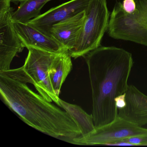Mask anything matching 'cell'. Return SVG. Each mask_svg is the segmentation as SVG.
Here are the masks:
<instances>
[{"instance_id":"obj_12","label":"cell","mask_w":147,"mask_h":147,"mask_svg":"<svg viewBox=\"0 0 147 147\" xmlns=\"http://www.w3.org/2000/svg\"><path fill=\"white\" fill-rule=\"evenodd\" d=\"M71 57L68 50L59 53L50 67L51 83L55 94L59 98L62 86L72 69Z\"/></svg>"},{"instance_id":"obj_17","label":"cell","mask_w":147,"mask_h":147,"mask_svg":"<svg viewBox=\"0 0 147 147\" xmlns=\"http://www.w3.org/2000/svg\"><path fill=\"white\" fill-rule=\"evenodd\" d=\"M122 4L123 9L127 13H133L136 9L135 0H123Z\"/></svg>"},{"instance_id":"obj_11","label":"cell","mask_w":147,"mask_h":147,"mask_svg":"<svg viewBox=\"0 0 147 147\" xmlns=\"http://www.w3.org/2000/svg\"><path fill=\"white\" fill-rule=\"evenodd\" d=\"M86 10L76 13L51 26L49 35L63 45L68 51L75 46L81 32Z\"/></svg>"},{"instance_id":"obj_15","label":"cell","mask_w":147,"mask_h":147,"mask_svg":"<svg viewBox=\"0 0 147 147\" xmlns=\"http://www.w3.org/2000/svg\"><path fill=\"white\" fill-rule=\"evenodd\" d=\"M122 141L129 143L133 146H147V136L132 137L124 139Z\"/></svg>"},{"instance_id":"obj_6","label":"cell","mask_w":147,"mask_h":147,"mask_svg":"<svg viewBox=\"0 0 147 147\" xmlns=\"http://www.w3.org/2000/svg\"><path fill=\"white\" fill-rule=\"evenodd\" d=\"M142 136H147V129L118 116L110 123L95 127V129L89 134L74 138L73 144L82 145H110L129 138Z\"/></svg>"},{"instance_id":"obj_13","label":"cell","mask_w":147,"mask_h":147,"mask_svg":"<svg viewBox=\"0 0 147 147\" xmlns=\"http://www.w3.org/2000/svg\"><path fill=\"white\" fill-rule=\"evenodd\" d=\"M58 105L63 108L74 119L81 131V136L88 135L95 129L92 116L88 114L80 107L69 104L60 98Z\"/></svg>"},{"instance_id":"obj_20","label":"cell","mask_w":147,"mask_h":147,"mask_svg":"<svg viewBox=\"0 0 147 147\" xmlns=\"http://www.w3.org/2000/svg\"><path fill=\"white\" fill-rule=\"evenodd\" d=\"M11 2L17 4V3H19V2L20 3L21 1H24V0H11Z\"/></svg>"},{"instance_id":"obj_16","label":"cell","mask_w":147,"mask_h":147,"mask_svg":"<svg viewBox=\"0 0 147 147\" xmlns=\"http://www.w3.org/2000/svg\"><path fill=\"white\" fill-rule=\"evenodd\" d=\"M11 0H0V18L5 16L12 10L11 7Z\"/></svg>"},{"instance_id":"obj_18","label":"cell","mask_w":147,"mask_h":147,"mask_svg":"<svg viewBox=\"0 0 147 147\" xmlns=\"http://www.w3.org/2000/svg\"><path fill=\"white\" fill-rule=\"evenodd\" d=\"M136 9L147 19V0H135Z\"/></svg>"},{"instance_id":"obj_3","label":"cell","mask_w":147,"mask_h":147,"mask_svg":"<svg viewBox=\"0 0 147 147\" xmlns=\"http://www.w3.org/2000/svg\"><path fill=\"white\" fill-rule=\"evenodd\" d=\"M109 20L106 0H90L86 9L85 20L78 41L74 49L68 51L71 57H84L100 47L108 29Z\"/></svg>"},{"instance_id":"obj_1","label":"cell","mask_w":147,"mask_h":147,"mask_svg":"<svg viewBox=\"0 0 147 147\" xmlns=\"http://www.w3.org/2000/svg\"><path fill=\"white\" fill-rule=\"evenodd\" d=\"M84 57L92 89V115L98 128L110 123L117 117L114 99L127 90L133 58L123 49L100 46Z\"/></svg>"},{"instance_id":"obj_5","label":"cell","mask_w":147,"mask_h":147,"mask_svg":"<svg viewBox=\"0 0 147 147\" xmlns=\"http://www.w3.org/2000/svg\"><path fill=\"white\" fill-rule=\"evenodd\" d=\"M27 49L29 50L28 56L21 68L27 76L29 83L33 84L40 95L47 101H54L58 105L60 98L57 96L53 90L49 71L52 62L59 53L34 48Z\"/></svg>"},{"instance_id":"obj_8","label":"cell","mask_w":147,"mask_h":147,"mask_svg":"<svg viewBox=\"0 0 147 147\" xmlns=\"http://www.w3.org/2000/svg\"><path fill=\"white\" fill-rule=\"evenodd\" d=\"M90 1V0H70L51 8L27 23L49 35L48 33L51 26L85 11Z\"/></svg>"},{"instance_id":"obj_2","label":"cell","mask_w":147,"mask_h":147,"mask_svg":"<svg viewBox=\"0 0 147 147\" xmlns=\"http://www.w3.org/2000/svg\"><path fill=\"white\" fill-rule=\"evenodd\" d=\"M27 83L9 70L0 71V93L5 104L30 126L51 136L73 144L81 136L74 119L33 92Z\"/></svg>"},{"instance_id":"obj_4","label":"cell","mask_w":147,"mask_h":147,"mask_svg":"<svg viewBox=\"0 0 147 147\" xmlns=\"http://www.w3.org/2000/svg\"><path fill=\"white\" fill-rule=\"evenodd\" d=\"M108 33L116 39L134 42L147 46V19L136 9L132 13L123 10L117 2L109 20Z\"/></svg>"},{"instance_id":"obj_10","label":"cell","mask_w":147,"mask_h":147,"mask_svg":"<svg viewBox=\"0 0 147 147\" xmlns=\"http://www.w3.org/2000/svg\"><path fill=\"white\" fill-rule=\"evenodd\" d=\"M125 94L126 105L119 109L118 116L140 127L147 125V95L132 85Z\"/></svg>"},{"instance_id":"obj_19","label":"cell","mask_w":147,"mask_h":147,"mask_svg":"<svg viewBox=\"0 0 147 147\" xmlns=\"http://www.w3.org/2000/svg\"><path fill=\"white\" fill-rule=\"evenodd\" d=\"M114 101H115V105L118 109L123 108L126 105L125 93L123 94L119 95L116 97L114 99Z\"/></svg>"},{"instance_id":"obj_14","label":"cell","mask_w":147,"mask_h":147,"mask_svg":"<svg viewBox=\"0 0 147 147\" xmlns=\"http://www.w3.org/2000/svg\"><path fill=\"white\" fill-rule=\"evenodd\" d=\"M52 0H24L11 17L12 22L27 23L41 15V11L46 3Z\"/></svg>"},{"instance_id":"obj_9","label":"cell","mask_w":147,"mask_h":147,"mask_svg":"<svg viewBox=\"0 0 147 147\" xmlns=\"http://www.w3.org/2000/svg\"><path fill=\"white\" fill-rule=\"evenodd\" d=\"M14 30L25 48H34L55 53L67 50L51 36L27 23L12 22Z\"/></svg>"},{"instance_id":"obj_7","label":"cell","mask_w":147,"mask_h":147,"mask_svg":"<svg viewBox=\"0 0 147 147\" xmlns=\"http://www.w3.org/2000/svg\"><path fill=\"white\" fill-rule=\"evenodd\" d=\"M13 11L12 9L0 18V71L11 69L13 58L25 48L11 20Z\"/></svg>"}]
</instances>
